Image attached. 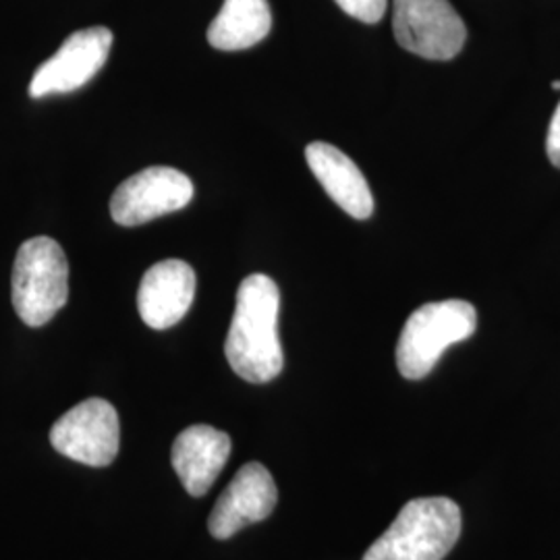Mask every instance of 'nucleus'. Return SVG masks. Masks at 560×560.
I'll list each match as a JSON object with an SVG mask.
<instances>
[{
    "label": "nucleus",
    "instance_id": "4",
    "mask_svg": "<svg viewBox=\"0 0 560 560\" xmlns=\"http://www.w3.org/2000/svg\"><path fill=\"white\" fill-rule=\"evenodd\" d=\"M11 300L21 322L38 328L52 320L69 300V264L59 243L50 237H34L20 247Z\"/></svg>",
    "mask_w": 560,
    "mask_h": 560
},
{
    "label": "nucleus",
    "instance_id": "3",
    "mask_svg": "<svg viewBox=\"0 0 560 560\" xmlns=\"http://www.w3.org/2000/svg\"><path fill=\"white\" fill-rule=\"evenodd\" d=\"M478 314L469 301L446 300L418 307L400 332L397 368L407 381L425 378L442 353L476 332Z\"/></svg>",
    "mask_w": 560,
    "mask_h": 560
},
{
    "label": "nucleus",
    "instance_id": "14",
    "mask_svg": "<svg viewBox=\"0 0 560 560\" xmlns=\"http://www.w3.org/2000/svg\"><path fill=\"white\" fill-rule=\"evenodd\" d=\"M340 9L361 23H378L386 13L388 0H335Z\"/></svg>",
    "mask_w": 560,
    "mask_h": 560
},
{
    "label": "nucleus",
    "instance_id": "7",
    "mask_svg": "<svg viewBox=\"0 0 560 560\" xmlns=\"http://www.w3.org/2000/svg\"><path fill=\"white\" fill-rule=\"evenodd\" d=\"M194 200V183L171 166H150L122 180L110 198V217L120 226H140L177 212Z\"/></svg>",
    "mask_w": 560,
    "mask_h": 560
},
{
    "label": "nucleus",
    "instance_id": "8",
    "mask_svg": "<svg viewBox=\"0 0 560 560\" xmlns=\"http://www.w3.org/2000/svg\"><path fill=\"white\" fill-rule=\"evenodd\" d=\"M113 48V32L108 27H88L71 34L59 50L38 67L30 83L32 98L52 94H69L80 90L98 75Z\"/></svg>",
    "mask_w": 560,
    "mask_h": 560
},
{
    "label": "nucleus",
    "instance_id": "12",
    "mask_svg": "<svg viewBox=\"0 0 560 560\" xmlns=\"http://www.w3.org/2000/svg\"><path fill=\"white\" fill-rule=\"evenodd\" d=\"M305 161L312 168L330 200L340 206L349 217L365 221L374 212V198L370 185L358 164L339 148L326 141H312L305 148Z\"/></svg>",
    "mask_w": 560,
    "mask_h": 560
},
{
    "label": "nucleus",
    "instance_id": "16",
    "mask_svg": "<svg viewBox=\"0 0 560 560\" xmlns=\"http://www.w3.org/2000/svg\"><path fill=\"white\" fill-rule=\"evenodd\" d=\"M552 88H555V90H560V81H555V83H552Z\"/></svg>",
    "mask_w": 560,
    "mask_h": 560
},
{
    "label": "nucleus",
    "instance_id": "5",
    "mask_svg": "<svg viewBox=\"0 0 560 560\" xmlns=\"http://www.w3.org/2000/svg\"><path fill=\"white\" fill-rule=\"evenodd\" d=\"M393 30L399 46L428 60L455 59L467 38L448 0H395Z\"/></svg>",
    "mask_w": 560,
    "mask_h": 560
},
{
    "label": "nucleus",
    "instance_id": "15",
    "mask_svg": "<svg viewBox=\"0 0 560 560\" xmlns=\"http://www.w3.org/2000/svg\"><path fill=\"white\" fill-rule=\"evenodd\" d=\"M546 150H548V159L560 168V104L555 110L550 127H548V141H546Z\"/></svg>",
    "mask_w": 560,
    "mask_h": 560
},
{
    "label": "nucleus",
    "instance_id": "13",
    "mask_svg": "<svg viewBox=\"0 0 560 560\" xmlns=\"http://www.w3.org/2000/svg\"><path fill=\"white\" fill-rule=\"evenodd\" d=\"M270 27L268 0H224L221 13L208 27V42L224 52L245 50L264 40Z\"/></svg>",
    "mask_w": 560,
    "mask_h": 560
},
{
    "label": "nucleus",
    "instance_id": "2",
    "mask_svg": "<svg viewBox=\"0 0 560 560\" xmlns=\"http://www.w3.org/2000/svg\"><path fill=\"white\" fill-rule=\"evenodd\" d=\"M459 504L446 497L407 502L363 560H442L459 540Z\"/></svg>",
    "mask_w": 560,
    "mask_h": 560
},
{
    "label": "nucleus",
    "instance_id": "1",
    "mask_svg": "<svg viewBox=\"0 0 560 560\" xmlns=\"http://www.w3.org/2000/svg\"><path fill=\"white\" fill-rule=\"evenodd\" d=\"M279 312L280 291L275 280L252 275L241 282L224 355L243 381L264 384L282 372Z\"/></svg>",
    "mask_w": 560,
    "mask_h": 560
},
{
    "label": "nucleus",
    "instance_id": "9",
    "mask_svg": "<svg viewBox=\"0 0 560 560\" xmlns=\"http://www.w3.org/2000/svg\"><path fill=\"white\" fill-rule=\"evenodd\" d=\"M279 501V490L261 463L243 465L214 504L208 529L212 538L229 540L243 527L268 520Z\"/></svg>",
    "mask_w": 560,
    "mask_h": 560
},
{
    "label": "nucleus",
    "instance_id": "6",
    "mask_svg": "<svg viewBox=\"0 0 560 560\" xmlns=\"http://www.w3.org/2000/svg\"><path fill=\"white\" fill-rule=\"evenodd\" d=\"M117 409L104 399H88L69 409L50 430V444L67 459L106 467L119 455Z\"/></svg>",
    "mask_w": 560,
    "mask_h": 560
},
{
    "label": "nucleus",
    "instance_id": "10",
    "mask_svg": "<svg viewBox=\"0 0 560 560\" xmlns=\"http://www.w3.org/2000/svg\"><path fill=\"white\" fill-rule=\"evenodd\" d=\"M196 298V272L183 260L154 264L141 279L138 310L154 330H166L185 318Z\"/></svg>",
    "mask_w": 560,
    "mask_h": 560
},
{
    "label": "nucleus",
    "instance_id": "11",
    "mask_svg": "<svg viewBox=\"0 0 560 560\" xmlns=\"http://www.w3.org/2000/svg\"><path fill=\"white\" fill-rule=\"evenodd\" d=\"M231 436L212 425H189L175 439L171 463L183 488L191 497H203L221 476L231 457Z\"/></svg>",
    "mask_w": 560,
    "mask_h": 560
}]
</instances>
